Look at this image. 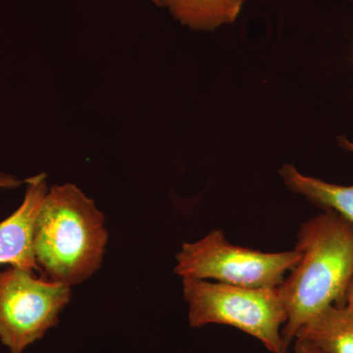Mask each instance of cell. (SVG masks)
I'll return each mask as SVG.
<instances>
[{"mask_svg": "<svg viewBox=\"0 0 353 353\" xmlns=\"http://www.w3.org/2000/svg\"><path fill=\"white\" fill-rule=\"evenodd\" d=\"M167 7L183 25L194 30H214L238 18L245 0H152Z\"/></svg>", "mask_w": 353, "mask_h": 353, "instance_id": "cell-9", "label": "cell"}, {"mask_svg": "<svg viewBox=\"0 0 353 353\" xmlns=\"http://www.w3.org/2000/svg\"><path fill=\"white\" fill-rule=\"evenodd\" d=\"M20 183V181L16 180V179L12 178V176L3 175V174L0 175V189L17 187Z\"/></svg>", "mask_w": 353, "mask_h": 353, "instance_id": "cell-11", "label": "cell"}, {"mask_svg": "<svg viewBox=\"0 0 353 353\" xmlns=\"http://www.w3.org/2000/svg\"><path fill=\"white\" fill-rule=\"evenodd\" d=\"M70 288L19 267L0 272V341L11 353H22L57 326Z\"/></svg>", "mask_w": 353, "mask_h": 353, "instance_id": "cell-5", "label": "cell"}, {"mask_svg": "<svg viewBox=\"0 0 353 353\" xmlns=\"http://www.w3.org/2000/svg\"><path fill=\"white\" fill-rule=\"evenodd\" d=\"M301 259L279 285L287 310L282 336L289 347L297 332L331 305L345 306L353 278V225L332 210L299 228Z\"/></svg>", "mask_w": 353, "mask_h": 353, "instance_id": "cell-1", "label": "cell"}, {"mask_svg": "<svg viewBox=\"0 0 353 353\" xmlns=\"http://www.w3.org/2000/svg\"><path fill=\"white\" fill-rule=\"evenodd\" d=\"M194 328L210 324L233 327L263 343L272 353H289L282 336L287 310L277 289H252L183 279Z\"/></svg>", "mask_w": 353, "mask_h": 353, "instance_id": "cell-3", "label": "cell"}, {"mask_svg": "<svg viewBox=\"0 0 353 353\" xmlns=\"http://www.w3.org/2000/svg\"><path fill=\"white\" fill-rule=\"evenodd\" d=\"M108 239L104 216L92 199L71 183L51 188L34 223L41 278L69 287L81 284L101 267Z\"/></svg>", "mask_w": 353, "mask_h": 353, "instance_id": "cell-2", "label": "cell"}, {"mask_svg": "<svg viewBox=\"0 0 353 353\" xmlns=\"http://www.w3.org/2000/svg\"><path fill=\"white\" fill-rule=\"evenodd\" d=\"M294 353H325L305 341L294 340Z\"/></svg>", "mask_w": 353, "mask_h": 353, "instance_id": "cell-10", "label": "cell"}, {"mask_svg": "<svg viewBox=\"0 0 353 353\" xmlns=\"http://www.w3.org/2000/svg\"><path fill=\"white\" fill-rule=\"evenodd\" d=\"M294 340L308 341L325 353H353V312L329 306L301 327Z\"/></svg>", "mask_w": 353, "mask_h": 353, "instance_id": "cell-8", "label": "cell"}, {"mask_svg": "<svg viewBox=\"0 0 353 353\" xmlns=\"http://www.w3.org/2000/svg\"><path fill=\"white\" fill-rule=\"evenodd\" d=\"M345 306L348 310L353 312V278L350 285H348L347 294H345Z\"/></svg>", "mask_w": 353, "mask_h": 353, "instance_id": "cell-12", "label": "cell"}, {"mask_svg": "<svg viewBox=\"0 0 353 353\" xmlns=\"http://www.w3.org/2000/svg\"><path fill=\"white\" fill-rule=\"evenodd\" d=\"M27 192L22 204L0 223V264H10L41 273L34 253V223L41 202L48 194L46 175L26 181Z\"/></svg>", "mask_w": 353, "mask_h": 353, "instance_id": "cell-6", "label": "cell"}, {"mask_svg": "<svg viewBox=\"0 0 353 353\" xmlns=\"http://www.w3.org/2000/svg\"><path fill=\"white\" fill-rule=\"evenodd\" d=\"M340 145L353 153V143L347 139L340 138ZM280 175L292 192L305 197L323 210L334 211L353 225V185H334L303 175L292 164L284 165L280 169Z\"/></svg>", "mask_w": 353, "mask_h": 353, "instance_id": "cell-7", "label": "cell"}, {"mask_svg": "<svg viewBox=\"0 0 353 353\" xmlns=\"http://www.w3.org/2000/svg\"><path fill=\"white\" fill-rule=\"evenodd\" d=\"M301 255L296 248L263 252L233 245L217 229L196 243H183L176 254L175 273L183 279L213 280L252 289H277Z\"/></svg>", "mask_w": 353, "mask_h": 353, "instance_id": "cell-4", "label": "cell"}]
</instances>
